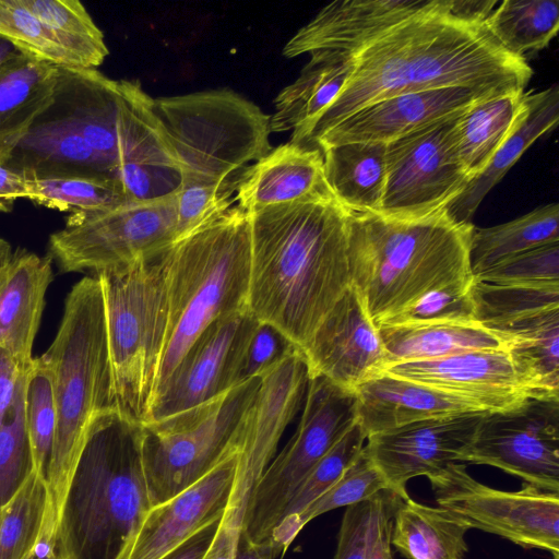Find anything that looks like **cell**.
<instances>
[{
	"instance_id": "9c48e42d",
	"label": "cell",
	"mask_w": 559,
	"mask_h": 559,
	"mask_svg": "<svg viewBox=\"0 0 559 559\" xmlns=\"http://www.w3.org/2000/svg\"><path fill=\"white\" fill-rule=\"evenodd\" d=\"M168 250L94 275L103 290L117 411L140 424L154 397L166 344Z\"/></svg>"
},
{
	"instance_id": "7a4b0ae2",
	"label": "cell",
	"mask_w": 559,
	"mask_h": 559,
	"mask_svg": "<svg viewBox=\"0 0 559 559\" xmlns=\"http://www.w3.org/2000/svg\"><path fill=\"white\" fill-rule=\"evenodd\" d=\"M355 214L333 194L247 212V307L301 352L352 286L348 250Z\"/></svg>"
},
{
	"instance_id": "f1b7e54d",
	"label": "cell",
	"mask_w": 559,
	"mask_h": 559,
	"mask_svg": "<svg viewBox=\"0 0 559 559\" xmlns=\"http://www.w3.org/2000/svg\"><path fill=\"white\" fill-rule=\"evenodd\" d=\"M58 67L25 53L0 67V162L5 163L35 119L51 103Z\"/></svg>"
},
{
	"instance_id": "f5cc1de1",
	"label": "cell",
	"mask_w": 559,
	"mask_h": 559,
	"mask_svg": "<svg viewBox=\"0 0 559 559\" xmlns=\"http://www.w3.org/2000/svg\"><path fill=\"white\" fill-rule=\"evenodd\" d=\"M243 528V515L235 511H226L213 542L204 559H235L240 533Z\"/></svg>"
},
{
	"instance_id": "7c38bea8",
	"label": "cell",
	"mask_w": 559,
	"mask_h": 559,
	"mask_svg": "<svg viewBox=\"0 0 559 559\" xmlns=\"http://www.w3.org/2000/svg\"><path fill=\"white\" fill-rule=\"evenodd\" d=\"M177 193L94 212H74L48 241L59 270L102 272L154 257L176 241Z\"/></svg>"
},
{
	"instance_id": "836d02e7",
	"label": "cell",
	"mask_w": 559,
	"mask_h": 559,
	"mask_svg": "<svg viewBox=\"0 0 559 559\" xmlns=\"http://www.w3.org/2000/svg\"><path fill=\"white\" fill-rule=\"evenodd\" d=\"M559 242V204L539 206L518 218L491 227H474L471 266L476 275L531 249Z\"/></svg>"
},
{
	"instance_id": "74e56055",
	"label": "cell",
	"mask_w": 559,
	"mask_h": 559,
	"mask_svg": "<svg viewBox=\"0 0 559 559\" xmlns=\"http://www.w3.org/2000/svg\"><path fill=\"white\" fill-rule=\"evenodd\" d=\"M51 502L48 484L34 471L0 508V559H26L37 545Z\"/></svg>"
},
{
	"instance_id": "d6a6232c",
	"label": "cell",
	"mask_w": 559,
	"mask_h": 559,
	"mask_svg": "<svg viewBox=\"0 0 559 559\" xmlns=\"http://www.w3.org/2000/svg\"><path fill=\"white\" fill-rule=\"evenodd\" d=\"M524 106L525 92L509 93L481 99L457 117L454 150L469 181L487 167Z\"/></svg>"
},
{
	"instance_id": "277c9868",
	"label": "cell",
	"mask_w": 559,
	"mask_h": 559,
	"mask_svg": "<svg viewBox=\"0 0 559 559\" xmlns=\"http://www.w3.org/2000/svg\"><path fill=\"white\" fill-rule=\"evenodd\" d=\"M473 223L447 209L420 217L356 213L349 237L352 285L379 326L430 292L471 285Z\"/></svg>"
},
{
	"instance_id": "9f6ffc18",
	"label": "cell",
	"mask_w": 559,
	"mask_h": 559,
	"mask_svg": "<svg viewBox=\"0 0 559 559\" xmlns=\"http://www.w3.org/2000/svg\"><path fill=\"white\" fill-rule=\"evenodd\" d=\"M496 5V0H451L450 13L464 21L484 23Z\"/></svg>"
},
{
	"instance_id": "8992f818",
	"label": "cell",
	"mask_w": 559,
	"mask_h": 559,
	"mask_svg": "<svg viewBox=\"0 0 559 559\" xmlns=\"http://www.w3.org/2000/svg\"><path fill=\"white\" fill-rule=\"evenodd\" d=\"M250 260L247 212L236 204L169 248L168 324L155 390L211 323L248 308Z\"/></svg>"
},
{
	"instance_id": "3957f363",
	"label": "cell",
	"mask_w": 559,
	"mask_h": 559,
	"mask_svg": "<svg viewBox=\"0 0 559 559\" xmlns=\"http://www.w3.org/2000/svg\"><path fill=\"white\" fill-rule=\"evenodd\" d=\"M142 424L117 409L91 423L57 509L63 559H122L152 508Z\"/></svg>"
},
{
	"instance_id": "e575fe53",
	"label": "cell",
	"mask_w": 559,
	"mask_h": 559,
	"mask_svg": "<svg viewBox=\"0 0 559 559\" xmlns=\"http://www.w3.org/2000/svg\"><path fill=\"white\" fill-rule=\"evenodd\" d=\"M366 441L367 433L357 420L306 475L271 534L266 549L273 558L284 554L295 539L293 527L297 518L337 481Z\"/></svg>"
},
{
	"instance_id": "484cf974",
	"label": "cell",
	"mask_w": 559,
	"mask_h": 559,
	"mask_svg": "<svg viewBox=\"0 0 559 559\" xmlns=\"http://www.w3.org/2000/svg\"><path fill=\"white\" fill-rule=\"evenodd\" d=\"M52 260L17 249L0 265V347L24 364L39 328Z\"/></svg>"
},
{
	"instance_id": "ac0fdd59",
	"label": "cell",
	"mask_w": 559,
	"mask_h": 559,
	"mask_svg": "<svg viewBox=\"0 0 559 559\" xmlns=\"http://www.w3.org/2000/svg\"><path fill=\"white\" fill-rule=\"evenodd\" d=\"M483 414H456L411 423L368 436L365 447L390 490L406 499L408 480L428 477L460 462Z\"/></svg>"
},
{
	"instance_id": "91938a15",
	"label": "cell",
	"mask_w": 559,
	"mask_h": 559,
	"mask_svg": "<svg viewBox=\"0 0 559 559\" xmlns=\"http://www.w3.org/2000/svg\"><path fill=\"white\" fill-rule=\"evenodd\" d=\"M12 251H11V246L10 243L0 238V265L7 261V259L11 255Z\"/></svg>"
},
{
	"instance_id": "5bb4252c",
	"label": "cell",
	"mask_w": 559,
	"mask_h": 559,
	"mask_svg": "<svg viewBox=\"0 0 559 559\" xmlns=\"http://www.w3.org/2000/svg\"><path fill=\"white\" fill-rule=\"evenodd\" d=\"M427 478L437 504L469 530L498 535L526 549H543L559 559V492L527 484L515 491L496 489L473 478L460 462Z\"/></svg>"
},
{
	"instance_id": "680465c9",
	"label": "cell",
	"mask_w": 559,
	"mask_h": 559,
	"mask_svg": "<svg viewBox=\"0 0 559 559\" xmlns=\"http://www.w3.org/2000/svg\"><path fill=\"white\" fill-rule=\"evenodd\" d=\"M20 51L7 39L0 37V67Z\"/></svg>"
},
{
	"instance_id": "c3c4849f",
	"label": "cell",
	"mask_w": 559,
	"mask_h": 559,
	"mask_svg": "<svg viewBox=\"0 0 559 559\" xmlns=\"http://www.w3.org/2000/svg\"><path fill=\"white\" fill-rule=\"evenodd\" d=\"M401 497L390 490L373 499L366 539L365 559H394L392 552V518Z\"/></svg>"
},
{
	"instance_id": "db71d44e",
	"label": "cell",
	"mask_w": 559,
	"mask_h": 559,
	"mask_svg": "<svg viewBox=\"0 0 559 559\" xmlns=\"http://www.w3.org/2000/svg\"><path fill=\"white\" fill-rule=\"evenodd\" d=\"M28 197V178L20 170L0 162V212H10L14 202Z\"/></svg>"
},
{
	"instance_id": "ba28073f",
	"label": "cell",
	"mask_w": 559,
	"mask_h": 559,
	"mask_svg": "<svg viewBox=\"0 0 559 559\" xmlns=\"http://www.w3.org/2000/svg\"><path fill=\"white\" fill-rule=\"evenodd\" d=\"M180 188L234 191L238 175L272 150L270 115L228 90L154 98Z\"/></svg>"
},
{
	"instance_id": "603a6c76",
	"label": "cell",
	"mask_w": 559,
	"mask_h": 559,
	"mask_svg": "<svg viewBox=\"0 0 559 559\" xmlns=\"http://www.w3.org/2000/svg\"><path fill=\"white\" fill-rule=\"evenodd\" d=\"M384 372L506 411L528 400L509 352L469 350L447 357L393 364Z\"/></svg>"
},
{
	"instance_id": "7dc6e473",
	"label": "cell",
	"mask_w": 559,
	"mask_h": 559,
	"mask_svg": "<svg viewBox=\"0 0 559 559\" xmlns=\"http://www.w3.org/2000/svg\"><path fill=\"white\" fill-rule=\"evenodd\" d=\"M297 350L300 349L282 331L259 321L246 348L238 383L261 377Z\"/></svg>"
},
{
	"instance_id": "b9f144b4",
	"label": "cell",
	"mask_w": 559,
	"mask_h": 559,
	"mask_svg": "<svg viewBox=\"0 0 559 559\" xmlns=\"http://www.w3.org/2000/svg\"><path fill=\"white\" fill-rule=\"evenodd\" d=\"M385 490L390 487L364 447L337 481L297 518L293 535L325 512L371 500Z\"/></svg>"
},
{
	"instance_id": "8fae6325",
	"label": "cell",
	"mask_w": 559,
	"mask_h": 559,
	"mask_svg": "<svg viewBox=\"0 0 559 559\" xmlns=\"http://www.w3.org/2000/svg\"><path fill=\"white\" fill-rule=\"evenodd\" d=\"M356 421L355 390L323 377L309 378L295 433L270 462L251 497L243 531L253 545L266 548L299 484Z\"/></svg>"
},
{
	"instance_id": "ffe728a7",
	"label": "cell",
	"mask_w": 559,
	"mask_h": 559,
	"mask_svg": "<svg viewBox=\"0 0 559 559\" xmlns=\"http://www.w3.org/2000/svg\"><path fill=\"white\" fill-rule=\"evenodd\" d=\"M492 96L497 95L465 87L431 88L393 95L355 111L308 147L322 151L352 142L389 143L417 129L460 115L475 103Z\"/></svg>"
},
{
	"instance_id": "11a10c76",
	"label": "cell",
	"mask_w": 559,
	"mask_h": 559,
	"mask_svg": "<svg viewBox=\"0 0 559 559\" xmlns=\"http://www.w3.org/2000/svg\"><path fill=\"white\" fill-rule=\"evenodd\" d=\"M56 516L57 511L51 501L41 536L26 559H63L56 545Z\"/></svg>"
},
{
	"instance_id": "6da1fadb",
	"label": "cell",
	"mask_w": 559,
	"mask_h": 559,
	"mask_svg": "<svg viewBox=\"0 0 559 559\" xmlns=\"http://www.w3.org/2000/svg\"><path fill=\"white\" fill-rule=\"evenodd\" d=\"M450 8L451 0H444L349 56L345 85L297 144L309 146L360 108L397 94L443 87L525 92L534 74L525 57L503 49L485 22L457 19Z\"/></svg>"
},
{
	"instance_id": "e0dca14e",
	"label": "cell",
	"mask_w": 559,
	"mask_h": 559,
	"mask_svg": "<svg viewBox=\"0 0 559 559\" xmlns=\"http://www.w3.org/2000/svg\"><path fill=\"white\" fill-rule=\"evenodd\" d=\"M258 323L248 308L211 323L157 386L143 424L202 405L239 384L242 358Z\"/></svg>"
},
{
	"instance_id": "ab89813d",
	"label": "cell",
	"mask_w": 559,
	"mask_h": 559,
	"mask_svg": "<svg viewBox=\"0 0 559 559\" xmlns=\"http://www.w3.org/2000/svg\"><path fill=\"white\" fill-rule=\"evenodd\" d=\"M24 408L34 471L49 484L57 412L49 370L38 357L26 374Z\"/></svg>"
},
{
	"instance_id": "f6af8a7d",
	"label": "cell",
	"mask_w": 559,
	"mask_h": 559,
	"mask_svg": "<svg viewBox=\"0 0 559 559\" xmlns=\"http://www.w3.org/2000/svg\"><path fill=\"white\" fill-rule=\"evenodd\" d=\"M472 285H451L430 292L383 324L476 322Z\"/></svg>"
},
{
	"instance_id": "816d5d0a",
	"label": "cell",
	"mask_w": 559,
	"mask_h": 559,
	"mask_svg": "<svg viewBox=\"0 0 559 559\" xmlns=\"http://www.w3.org/2000/svg\"><path fill=\"white\" fill-rule=\"evenodd\" d=\"M222 518L205 524L174 548L160 559H204L211 549L217 534Z\"/></svg>"
},
{
	"instance_id": "681fc988",
	"label": "cell",
	"mask_w": 559,
	"mask_h": 559,
	"mask_svg": "<svg viewBox=\"0 0 559 559\" xmlns=\"http://www.w3.org/2000/svg\"><path fill=\"white\" fill-rule=\"evenodd\" d=\"M373 499L346 507L337 535L334 559H365Z\"/></svg>"
},
{
	"instance_id": "44dd1931",
	"label": "cell",
	"mask_w": 559,
	"mask_h": 559,
	"mask_svg": "<svg viewBox=\"0 0 559 559\" xmlns=\"http://www.w3.org/2000/svg\"><path fill=\"white\" fill-rule=\"evenodd\" d=\"M444 0H336L323 7L284 46L295 58L318 51L349 57L373 39Z\"/></svg>"
},
{
	"instance_id": "cb8c5ba5",
	"label": "cell",
	"mask_w": 559,
	"mask_h": 559,
	"mask_svg": "<svg viewBox=\"0 0 559 559\" xmlns=\"http://www.w3.org/2000/svg\"><path fill=\"white\" fill-rule=\"evenodd\" d=\"M333 194L318 148L281 144L247 166L234 182V199L245 212Z\"/></svg>"
},
{
	"instance_id": "f546056e",
	"label": "cell",
	"mask_w": 559,
	"mask_h": 559,
	"mask_svg": "<svg viewBox=\"0 0 559 559\" xmlns=\"http://www.w3.org/2000/svg\"><path fill=\"white\" fill-rule=\"evenodd\" d=\"M378 330L386 353V367L404 361L436 359L469 350L509 352V345L501 335L477 321L382 324L378 326Z\"/></svg>"
},
{
	"instance_id": "4316f807",
	"label": "cell",
	"mask_w": 559,
	"mask_h": 559,
	"mask_svg": "<svg viewBox=\"0 0 559 559\" xmlns=\"http://www.w3.org/2000/svg\"><path fill=\"white\" fill-rule=\"evenodd\" d=\"M559 122V86L557 83L537 93L525 92V106L512 131L499 146L487 167L472 179L465 190L448 206L449 215L459 223H472L476 210L540 136Z\"/></svg>"
},
{
	"instance_id": "60d3db41",
	"label": "cell",
	"mask_w": 559,
	"mask_h": 559,
	"mask_svg": "<svg viewBox=\"0 0 559 559\" xmlns=\"http://www.w3.org/2000/svg\"><path fill=\"white\" fill-rule=\"evenodd\" d=\"M26 374L0 420V508L16 493L34 472L24 408Z\"/></svg>"
},
{
	"instance_id": "30bf717a",
	"label": "cell",
	"mask_w": 559,
	"mask_h": 559,
	"mask_svg": "<svg viewBox=\"0 0 559 559\" xmlns=\"http://www.w3.org/2000/svg\"><path fill=\"white\" fill-rule=\"evenodd\" d=\"M261 377L165 419L142 424V461L152 507L210 473L235 447Z\"/></svg>"
},
{
	"instance_id": "ee69618b",
	"label": "cell",
	"mask_w": 559,
	"mask_h": 559,
	"mask_svg": "<svg viewBox=\"0 0 559 559\" xmlns=\"http://www.w3.org/2000/svg\"><path fill=\"white\" fill-rule=\"evenodd\" d=\"M474 281L502 286L559 285V242L503 260L474 275Z\"/></svg>"
},
{
	"instance_id": "83f0119b",
	"label": "cell",
	"mask_w": 559,
	"mask_h": 559,
	"mask_svg": "<svg viewBox=\"0 0 559 559\" xmlns=\"http://www.w3.org/2000/svg\"><path fill=\"white\" fill-rule=\"evenodd\" d=\"M350 69L349 57L331 51L311 53L298 78L277 94L270 115L271 133L292 131L289 142L297 144L335 100Z\"/></svg>"
},
{
	"instance_id": "8d00e7d4",
	"label": "cell",
	"mask_w": 559,
	"mask_h": 559,
	"mask_svg": "<svg viewBox=\"0 0 559 559\" xmlns=\"http://www.w3.org/2000/svg\"><path fill=\"white\" fill-rule=\"evenodd\" d=\"M485 25L512 55L524 57L548 46L559 29V0H506L492 10Z\"/></svg>"
},
{
	"instance_id": "52a82bcc",
	"label": "cell",
	"mask_w": 559,
	"mask_h": 559,
	"mask_svg": "<svg viewBox=\"0 0 559 559\" xmlns=\"http://www.w3.org/2000/svg\"><path fill=\"white\" fill-rule=\"evenodd\" d=\"M118 80L96 69L58 67L51 103L4 164L29 179L93 176L118 181Z\"/></svg>"
},
{
	"instance_id": "bcb514c9",
	"label": "cell",
	"mask_w": 559,
	"mask_h": 559,
	"mask_svg": "<svg viewBox=\"0 0 559 559\" xmlns=\"http://www.w3.org/2000/svg\"><path fill=\"white\" fill-rule=\"evenodd\" d=\"M234 204V191L230 190L210 187L180 188L177 192L176 241L219 217Z\"/></svg>"
},
{
	"instance_id": "9a60e30c",
	"label": "cell",
	"mask_w": 559,
	"mask_h": 559,
	"mask_svg": "<svg viewBox=\"0 0 559 559\" xmlns=\"http://www.w3.org/2000/svg\"><path fill=\"white\" fill-rule=\"evenodd\" d=\"M460 115L385 143V187L379 214L425 216L448 209L465 190L469 178L453 140Z\"/></svg>"
},
{
	"instance_id": "d590c367",
	"label": "cell",
	"mask_w": 559,
	"mask_h": 559,
	"mask_svg": "<svg viewBox=\"0 0 559 559\" xmlns=\"http://www.w3.org/2000/svg\"><path fill=\"white\" fill-rule=\"evenodd\" d=\"M62 49L72 67L97 69L109 55L102 29L76 0H23Z\"/></svg>"
},
{
	"instance_id": "6f0895ef",
	"label": "cell",
	"mask_w": 559,
	"mask_h": 559,
	"mask_svg": "<svg viewBox=\"0 0 559 559\" xmlns=\"http://www.w3.org/2000/svg\"><path fill=\"white\" fill-rule=\"evenodd\" d=\"M235 559H274L269 549L253 545L243 528L240 533Z\"/></svg>"
},
{
	"instance_id": "7402d4cb",
	"label": "cell",
	"mask_w": 559,
	"mask_h": 559,
	"mask_svg": "<svg viewBox=\"0 0 559 559\" xmlns=\"http://www.w3.org/2000/svg\"><path fill=\"white\" fill-rule=\"evenodd\" d=\"M237 463L235 447L204 477L152 507L122 559H160L189 535L222 518L231 495Z\"/></svg>"
},
{
	"instance_id": "4dcf8cb0",
	"label": "cell",
	"mask_w": 559,
	"mask_h": 559,
	"mask_svg": "<svg viewBox=\"0 0 559 559\" xmlns=\"http://www.w3.org/2000/svg\"><path fill=\"white\" fill-rule=\"evenodd\" d=\"M325 181L356 213H380L385 187V143L352 142L322 151Z\"/></svg>"
},
{
	"instance_id": "2e32d148",
	"label": "cell",
	"mask_w": 559,
	"mask_h": 559,
	"mask_svg": "<svg viewBox=\"0 0 559 559\" xmlns=\"http://www.w3.org/2000/svg\"><path fill=\"white\" fill-rule=\"evenodd\" d=\"M460 463L493 466L523 484L559 492V400L528 399L484 413Z\"/></svg>"
},
{
	"instance_id": "f907efd6",
	"label": "cell",
	"mask_w": 559,
	"mask_h": 559,
	"mask_svg": "<svg viewBox=\"0 0 559 559\" xmlns=\"http://www.w3.org/2000/svg\"><path fill=\"white\" fill-rule=\"evenodd\" d=\"M31 364H24L9 350L0 347V420L11 405L17 388L27 373Z\"/></svg>"
},
{
	"instance_id": "7bdbcfd3",
	"label": "cell",
	"mask_w": 559,
	"mask_h": 559,
	"mask_svg": "<svg viewBox=\"0 0 559 559\" xmlns=\"http://www.w3.org/2000/svg\"><path fill=\"white\" fill-rule=\"evenodd\" d=\"M0 37L21 53L57 67H72L46 26L23 0H0Z\"/></svg>"
},
{
	"instance_id": "1f68e13d",
	"label": "cell",
	"mask_w": 559,
	"mask_h": 559,
	"mask_svg": "<svg viewBox=\"0 0 559 559\" xmlns=\"http://www.w3.org/2000/svg\"><path fill=\"white\" fill-rule=\"evenodd\" d=\"M469 528L448 510L400 498L392 518V546L405 559H465Z\"/></svg>"
},
{
	"instance_id": "5b68a950",
	"label": "cell",
	"mask_w": 559,
	"mask_h": 559,
	"mask_svg": "<svg viewBox=\"0 0 559 559\" xmlns=\"http://www.w3.org/2000/svg\"><path fill=\"white\" fill-rule=\"evenodd\" d=\"M38 358L49 370L57 412L48 484L57 511L91 423L117 409L103 290L96 276H85L71 288L56 337Z\"/></svg>"
},
{
	"instance_id": "d4e9b609",
	"label": "cell",
	"mask_w": 559,
	"mask_h": 559,
	"mask_svg": "<svg viewBox=\"0 0 559 559\" xmlns=\"http://www.w3.org/2000/svg\"><path fill=\"white\" fill-rule=\"evenodd\" d=\"M355 391L357 420L367 437L419 420L489 412L471 399L384 371L365 381Z\"/></svg>"
},
{
	"instance_id": "4fadbf2b",
	"label": "cell",
	"mask_w": 559,
	"mask_h": 559,
	"mask_svg": "<svg viewBox=\"0 0 559 559\" xmlns=\"http://www.w3.org/2000/svg\"><path fill=\"white\" fill-rule=\"evenodd\" d=\"M476 321L501 335L528 399L559 400V285L474 281Z\"/></svg>"
},
{
	"instance_id": "d6986e66",
	"label": "cell",
	"mask_w": 559,
	"mask_h": 559,
	"mask_svg": "<svg viewBox=\"0 0 559 559\" xmlns=\"http://www.w3.org/2000/svg\"><path fill=\"white\" fill-rule=\"evenodd\" d=\"M309 378L349 390L384 371L386 353L378 326L352 285L302 349Z\"/></svg>"
},
{
	"instance_id": "f35d334b",
	"label": "cell",
	"mask_w": 559,
	"mask_h": 559,
	"mask_svg": "<svg viewBox=\"0 0 559 559\" xmlns=\"http://www.w3.org/2000/svg\"><path fill=\"white\" fill-rule=\"evenodd\" d=\"M27 199L70 213L104 211L130 202L117 180L93 176L28 178Z\"/></svg>"
}]
</instances>
